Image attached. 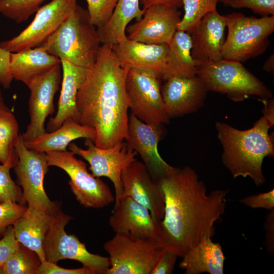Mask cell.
<instances>
[{"instance_id": "obj_32", "label": "cell", "mask_w": 274, "mask_h": 274, "mask_svg": "<svg viewBox=\"0 0 274 274\" xmlns=\"http://www.w3.org/2000/svg\"><path fill=\"white\" fill-rule=\"evenodd\" d=\"M17 160L15 149L8 160L0 165V203L12 201L22 204V189L10 175V170L15 166Z\"/></svg>"}, {"instance_id": "obj_5", "label": "cell", "mask_w": 274, "mask_h": 274, "mask_svg": "<svg viewBox=\"0 0 274 274\" xmlns=\"http://www.w3.org/2000/svg\"><path fill=\"white\" fill-rule=\"evenodd\" d=\"M224 17L228 34L221 50L222 59L242 62L266 51L274 31V15L257 18L233 12Z\"/></svg>"}, {"instance_id": "obj_24", "label": "cell", "mask_w": 274, "mask_h": 274, "mask_svg": "<svg viewBox=\"0 0 274 274\" xmlns=\"http://www.w3.org/2000/svg\"><path fill=\"white\" fill-rule=\"evenodd\" d=\"M212 234L204 235L182 258L179 267L186 274L224 273L225 257L219 243L212 240Z\"/></svg>"}, {"instance_id": "obj_10", "label": "cell", "mask_w": 274, "mask_h": 274, "mask_svg": "<svg viewBox=\"0 0 274 274\" xmlns=\"http://www.w3.org/2000/svg\"><path fill=\"white\" fill-rule=\"evenodd\" d=\"M161 80L154 72L130 68L125 82L131 113L144 123L163 125L169 122L161 93Z\"/></svg>"}, {"instance_id": "obj_20", "label": "cell", "mask_w": 274, "mask_h": 274, "mask_svg": "<svg viewBox=\"0 0 274 274\" xmlns=\"http://www.w3.org/2000/svg\"><path fill=\"white\" fill-rule=\"evenodd\" d=\"M111 48L123 67L152 71L163 80L169 50L168 43L148 44L127 38Z\"/></svg>"}, {"instance_id": "obj_39", "label": "cell", "mask_w": 274, "mask_h": 274, "mask_svg": "<svg viewBox=\"0 0 274 274\" xmlns=\"http://www.w3.org/2000/svg\"><path fill=\"white\" fill-rule=\"evenodd\" d=\"M178 255L163 248L159 256L151 274H171L173 272Z\"/></svg>"}, {"instance_id": "obj_8", "label": "cell", "mask_w": 274, "mask_h": 274, "mask_svg": "<svg viewBox=\"0 0 274 274\" xmlns=\"http://www.w3.org/2000/svg\"><path fill=\"white\" fill-rule=\"evenodd\" d=\"M48 166L58 167L70 177L68 184L79 203L85 208L100 209L115 199L108 185L90 174L87 164L71 151L46 153Z\"/></svg>"}, {"instance_id": "obj_7", "label": "cell", "mask_w": 274, "mask_h": 274, "mask_svg": "<svg viewBox=\"0 0 274 274\" xmlns=\"http://www.w3.org/2000/svg\"><path fill=\"white\" fill-rule=\"evenodd\" d=\"M163 248L158 240L116 233L104 245L110 265L106 274H151Z\"/></svg>"}, {"instance_id": "obj_45", "label": "cell", "mask_w": 274, "mask_h": 274, "mask_svg": "<svg viewBox=\"0 0 274 274\" xmlns=\"http://www.w3.org/2000/svg\"><path fill=\"white\" fill-rule=\"evenodd\" d=\"M1 86L0 83V110H9L10 109L7 106L4 101L1 90Z\"/></svg>"}, {"instance_id": "obj_4", "label": "cell", "mask_w": 274, "mask_h": 274, "mask_svg": "<svg viewBox=\"0 0 274 274\" xmlns=\"http://www.w3.org/2000/svg\"><path fill=\"white\" fill-rule=\"evenodd\" d=\"M101 44L87 10L78 5L40 46L60 60L87 68L96 60Z\"/></svg>"}, {"instance_id": "obj_46", "label": "cell", "mask_w": 274, "mask_h": 274, "mask_svg": "<svg viewBox=\"0 0 274 274\" xmlns=\"http://www.w3.org/2000/svg\"><path fill=\"white\" fill-rule=\"evenodd\" d=\"M230 0H219V2L222 3L225 6H227V4Z\"/></svg>"}, {"instance_id": "obj_19", "label": "cell", "mask_w": 274, "mask_h": 274, "mask_svg": "<svg viewBox=\"0 0 274 274\" xmlns=\"http://www.w3.org/2000/svg\"><path fill=\"white\" fill-rule=\"evenodd\" d=\"M226 27L224 15L216 10L206 14L187 32L191 39V56L198 67L222 59Z\"/></svg>"}, {"instance_id": "obj_14", "label": "cell", "mask_w": 274, "mask_h": 274, "mask_svg": "<svg viewBox=\"0 0 274 274\" xmlns=\"http://www.w3.org/2000/svg\"><path fill=\"white\" fill-rule=\"evenodd\" d=\"M60 82L61 64L35 77L26 85L30 90V121L25 131L21 134L23 141L32 140L46 132L45 122L47 117L55 111L54 97Z\"/></svg>"}, {"instance_id": "obj_13", "label": "cell", "mask_w": 274, "mask_h": 274, "mask_svg": "<svg viewBox=\"0 0 274 274\" xmlns=\"http://www.w3.org/2000/svg\"><path fill=\"white\" fill-rule=\"evenodd\" d=\"M77 0H51L36 12L31 22L16 36L0 43V47L17 52L40 46L76 10Z\"/></svg>"}, {"instance_id": "obj_34", "label": "cell", "mask_w": 274, "mask_h": 274, "mask_svg": "<svg viewBox=\"0 0 274 274\" xmlns=\"http://www.w3.org/2000/svg\"><path fill=\"white\" fill-rule=\"evenodd\" d=\"M86 1L91 22L97 29H99L110 20L118 0Z\"/></svg>"}, {"instance_id": "obj_30", "label": "cell", "mask_w": 274, "mask_h": 274, "mask_svg": "<svg viewBox=\"0 0 274 274\" xmlns=\"http://www.w3.org/2000/svg\"><path fill=\"white\" fill-rule=\"evenodd\" d=\"M41 263L35 251L20 243L3 267L4 274H36Z\"/></svg>"}, {"instance_id": "obj_37", "label": "cell", "mask_w": 274, "mask_h": 274, "mask_svg": "<svg viewBox=\"0 0 274 274\" xmlns=\"http://www.w3.org/2000/svg\"><path fill=\"white\" fill-rule=\"evenodd\" d=\"M239 201L252 209H264L268 211L274 209V190L251 195L239 199Z\"/></svg>"}, {"instance_id": "obj_2", "label": "cell", "mask_w": 274, "mask_h": 274, "mask_svg": "<svg viewBox=\"0 0 274 274\" xmlns=\"http://www.w3.org/2000/svg\"><path fill=\"white\" fill-rule=\"evenodd\" d=\"M129 70L120 64L109 46L102 44L78 90L79 123L94 130L93 142L98 148L113 147L127 138L130 104L125 82Z\"/></svg>"}, {"instance_id": "obj_11", "label": "cell", "mask_w": 274, "mask_h": 274, "mask_svg": "<svg viewBox=\"0 0 274 274\" xmlns=\"http://www.w3.org/2000/svg\"><path fill=\"white\" fill-rule=\"evenodd\" d=\"M15 149L18 160L13 168L17 184L22 189V204L27 203L54 214L60 207L50 200L44 188V179L49 167L46 153L27 149L21 133Z\"/></svg>"}, {"instance_id": "obj_44", "label": "cell", "mask_w": 274, "mask_h": 274, "mask_svg": "<svg viewBox=\"0 0 274 274\" xmlns=\"http://www.w3.org/2000/svg\"><path fill=\"white\" fill-rule=\"evenodd\" d=\"M263 68L268 72H271L274 70V55H270L264 63Z\"/></svg>"}, {"instance_id": "obj_35", "label": "cell", "mask_w": 274, "mask_h": 274, "mask_svg": "<svg viewBox=\"0 0 274 274\" xmlns=\"http://www.w3.org/2000/svg\"><path fill=\"white\" fill-rule=\"evenodd\" d=\"M26 208L24 204L15 202L0 203V238L3 237L8 227L13 225Z\"/></svg>"}, {"instance_id": "obj_15", "label": "cell", "mask_w": 274, "mask_h": 274, "mask_svg": "<svg viewBox=\"0 0 274 274\" xmlns=\"http://www.w3.org/2000/svg\"><path fill=\"white\" fill-rule=\"evenodd\" d=\"M121 197H129L147 208L156 224L164 216L165 196L159 180L152 177L145 164L137 160L121 174Z\"/></svg>"}, {"instance_id": "obj_22", "label": "cell", "mask_w": 274, "mask_h": 274, "mask_svg": "<svg viewBox=\"0 0 274 274\" xmlns=\"http://www.w3.org/2000/svg\"><path fill=\"white\" fill-rule=\"evenodd\" d=\"M61 65L63 77L57 111L55 116L49 119L47 125L48 132L58 128L68 117L79 123L76 98L78 90L85 80L87 68L64 59L61 60Z\"/></svg>"}, {"instance_id": "obj_42", "label": "cell", "mask_w": 274, "mask_h": 274, "mask_svg": "<svg viewBox=\"0 0 274 274\" xmlns=\"http://www.w3.org/2000/svg\"><path fill=\"white\" fill-rule=\"evenodd\" d=\"M266 230V243L268 251L271 254L274 251V209L266 215L264 221Z\"/></svg>"}, {"instance_id": "obj_43", "label": "cell", "mask_w": 274, "mask_h": 274, "mask_svg": "<svg viewBox=\"0 0 274 274\" xmlns=\"http://www.w3.org/2000/svg\"><path fill=\"white\" fill-rule=\"evenodd\" d=\"M140 3L143 6L142 10L144 11L151 6L156 4H161L177 8L182 6V0H140Z\"/></svg>"}, {"instance_id": "obj_3", "label": "cell", "mask_w": 274, "mask_h": 274, "mask_svg": "<svg viewBox=\"0 0 274 274\" xmlns=\"http://www.w3.org/2000/svg\"><path fill=\"white\" fill-rule=\"evenodd\" d=\"M262 102L263 115L250 129L241 130L221 122L215 125L224 165L233 178L248 177L257 186L266 182L262 168L264 158L274 154L273 133L268 134L274 124L273 100Z\"/></svg>"}, {"instance_id": "obj_6", "label": "cell", "mask_w": 274, "mask_h": 274, "mask_svg": "<svg viewBox=\"0 0 274 274\" xmlns=\"http://www.w3.org/2000/svg\"><path fill=\"white\" fill-rule=\"evenodd\" d=\"M197 76L208 91L226 94L234 101L257 96L260 100L272 97L270 89L241 62L221 59L198 67Z\"/></svg>"}, {"instance_id": "obj_41", "label": "cell", "mask_w": 274, "mask_h": 274, "mask_svg": "<svg viewBox=\"0 0 274 274\" xmlns=\"http://www.w3.org/2000/svg\"><path fill=\"white\" fill-rule=\"evenodd\" d=\"M10 53L0 47V83L5 89L10 87L14 79L10 68Z\"/></svg>"}, {"instance_id": "obj_26", "label": "cell", "mask_w": 274, "mask_h": 274, "mask_svg": "<svg viewBox=\"0 0 274 274\" xmlns=\"http://www.w3.org/2000/svg\"><path fill=\"white\" fill-rule=\"evenodd\" d=\"M61 60L41 46L10 53V68L13 79L26 85L35 77L60 65Z\"/></svg>"}, {"instance_id": "obj_33", "label": "cell", "mask_w": 274, "mask_h": 274, "mask_svg": "<svg viewBox=\"0 0 274 274\" xmlns=\"http://www.w3.org/2000/svg\"><path fill=\"white\" fill-rule=\"evenodd\" d=\"M47 0H0V13L16 23L26 21Z\"/></svg>"}, {"instance_id": "obj_36", "label": "cell", "mask_w": 274, "mask_h": 274, "mask_svg": "<svg viewBox=\"0 0 274 274\" xmlns=\"http://www.w3.org/2000/svg\"><path fill=\"white\" fill-rule=\"evenodd\" d=\"M227 6L234 9L248 8L262 16L274 15V0H230Z\"/></svg>"}, {"instance_id": "obj_27", "label": "cell", "mask_w": 274, "mask_h": 274, "mask_svg": "<svg viewBox=\"0 0 274 274\" xmlns=\"http://www.w3.org/2000/svg\"><path fill=\"white\" fill-rule=\"evenodd\" d=\"M144 13L140 7V0H118L109 22L102 28L96 29L101 43L111 47L127 39L128 24L134 18L139 20Z\"/></svg>"}, {"instance_id": "obj_17", "label": "cell", "mask_w": 274, "mask_h": 274, "mask_svg": "<svg viewBox=\"0 0 274 274\" xmlns=\"http://www.w3.org/2000/svg\"><path fill=\"white\" fill-rule=\"evenodd\" d=\"M178 9L161 4L151 6L139 20L127 26V38L148 44L168 43L181 20Z\"/></svg>"}, {"instance_id": "obj_40", "label": "cell", "mask_w": 274, "mask_h": 274, "mask_svg": "<svg viewBox=\"0 0 274 274\" xmlns=\"http://www.w3.org/2000/svg\"><path fill=\"white\" fill-rule=\"evenodd\" d=\"M36 274H95L89 267L83 266L75 269H67L58 266L56 264L45 261L41 263Z\"/></svg>"}, {"instance_id": "obj_23", "label": "cell", "mask_w": 274, "mask_h": 274, "mask_svg": "<svg viewBox=\"0 0 274 274\" xmlns=\"http://www.w3.org/2000/svg\"><path fill=\"white\" fill-rule=\"evenodd\" d=\"M55 213L52 214L44 209L28 206L23 214L13 224L17 241L35 251L41 262L46 261L43 245L46 234L54 221Z\"/></svg>"}, {"instance_id": "obj_12", "label": "cell", "mask_w": 274, "mask_h": 274, "mask_svg": "<svg viewBox=\"0 0 274 274\" xmlns=\"http://www.w3.org/2000/svg\"><path fill=\"white\" fill-rule=\"evenodd\" d=\"M84 145L85 149L74 143H70L68 146L75 155L81 156L89 163V169L94 177H106L112 181L115 188V205H116L121 198L123 191L122 172L136 160L135 157L137 153L124 141L108 149L96 147L90 139H85Z\"/></svg>"}, {"instance_id": "obj_28", "label": "cell", "mask_w": 274, "mask_h": 274, "mask_svg": "<svg viewBox=\"0 0 274 274\" xmlns=\"http://www.w3.org/2000/svg\"><path fill=\"white\" fill-rule=\"evenodd\" d=\"M168 44L169 50L163 80L173 76H196L198 66L191 56L192 42L189 33L177 30Z\"/></svg>"}, {"instance_id": "obj_47", "label": "cell", "mask_w": 274, "mask_h": 274, "mask_svg": "<svg viewBox=\"0 0 274 274\" xmlns=\"http://www.w3.org/2000/svg\"><path fill=\"white\" fill-rule=\"evenodd\" d=\"M0 274H4L3 266L0 265Z\"/></svg>"}, {"instance_id": "obj_25", "label": "cell", "mask_w": 274, "mask_h": 274, "mask_svg": "<svg viewBox=\"0 0 274 274\" xmlns=\"http://www.w3.org/2000/svg\"><path fill=\"white\" fill-rule=\"evenodd\" d=\"M96 132L92 128L80 124L68 117L57 129L32 140L23 141L25 147L39 152L64 151L72 141L80 138L90 139L93 142Z\"/></svg>"}, {"instance_id": "obj_38", "label": "cell", "mask_w": 274, "mask_h": 274, "mask_svg": "<svg viewBox=\"0 0 274 274\" xmlns=\"http://www.w3.org/2000/svg\"><path fill=\"white\" fill-rule=\"evenodd\" d=\"M19 244L15 237L13 225L9 226L0 238V265H3L17 250Z\"/></svg>"}, {"instance_id": "obj_1", "label": "cell", "mask_w": 274, "mask_h": 274, "mask_svg": "<svg viewBox=\"0 0 274 274\" xmlns=\"http://www.w3.org/2000/svg\"><path fill=\"white\" fill-rule=\"evenodd\" d=\"M165 196L164 214L157 224L162 246L182 257L208 234L224 213L227 190L207 193L204 183L189 166L177 168L159 180Z\"/></svg>"}, {"instance_id": "obj_16", "label": "cell", "mask_w": 274, "mask_h": 274, "mask_svg": "<svg viewBox=\"0 0 274 274\" xmlns=\"http://www.w3.org/2000/svg\"><path fill=\"white\" fill-rule=\"evenodd\" d=\"M162 125L146 124L130 113L129 115L127 136L128 146L139 154L151 176L160 179L173 173L177 168L166 163L158 149L163 134Z\"/></svg>"}, {"instance_id": "obj_31", "label": "cell", "mask_w": 274, "mask_h": 274, "mask_svg": "<svg viewBox=\"0 0 274 274\" xmlns=\"http://www.w3.org/2000/svg\"><path fill=\"white\" fill-rule=\"evenodd\" d=\"M219 0H182L184 15L178 30L187 32L206 14L216 11Z\"/></svg>"}, {"instance_id": "obj_29", "label": "cell", "mask_w": 274, "mask_h": 274, "mask_svg": "<svg viewBox=\"0 0 274 274\" xmlns=\"http://www.w3.org/2000/svg\"><path fill=\"white\" fill-rule=\"evenodd\" d=\"M20 133L17 120L10 109L0 110V162L5 163L17 145Z\"/></svg>"}, {"instance_id": "obj_18", "label": "cell", "mask_w": 274, "mask_h": 274, "mask_svg": "<svg viewBox=\"0 0 274 274\" xmlns=\"http://www.w3.org/2000/svg\"><path fill=\"white\" fill-rule=\"evenodd\" d=\"M160 90L170 119L197 111L203 106L208 92L197 75L169 77Z\"/></svg>"}, {"instance_id": "obj_21", "label": "cell", "mask_w": 274, "mask_h": 274, "mask_svg": "<svg viewBox=\"0 0 274 274\" xmlns=\"http://www.w3.org/2000/svg\"><path fill=\"white\" fill-rule=\"evenodd\" d=\"M109 222L115 233L158 241L157 224L150 211L129 197H121L114 205Z\"/></svg>"}, {"instance_id": "obj_9", "label": "cell", "mask_w": 274, "mask_h": 274, "mask_svg": "<svg viewBox=\"0 0 274 274\" xmlns=\"http://www.w3.org/2000/svg\"><path fill=\"white\" fill-rule=\"evenodd\" d=\"M72 219L60 208L55 213L43 245L46 261L56 264L61 260H74L90 268L95 274H106L110 266L109 258L90 253L75 235L65 231V225Z\"/></svg>"}]
</instances>
